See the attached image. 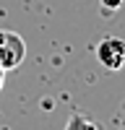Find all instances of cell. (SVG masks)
<instances>
[{"label":"cell","mask_w":125,"mask_h":130,"mask_svg":"<svg viewBox=\"0 0 125 130\" xmlns=\"http://www.w3.org/2000/svg\"><path fill=\"white\" fill-rule=\"evenodd\" d=\"M26 57V42L16 31H3L0 29V68L13 70L18 68Z\"/></svg>","instance_id":"cell-1"},{"label":"cell","mask_w":125,"mask_h":130,"mask_svg":"<svg viewBox=\"0 0 125 130\" xmlns=\"http://www.w3.org/2000/svg\"><path fill=\"white\" fill-rule=\"evenodd\" d=\"M97 60L107 70H120L125 65V39H120V37H104L97 44Z\"/></svg>","instance_id":"cell-2"},{"label":"cell","mask_w":125,"mask_h":130,"mask_svg":"<svg viewBox=\"0 0 125 130\" xmlns=\"http://www.w3.org/2000/svg\"><path fill=\"white\" fill-rule=\"evenodd\" d=\"M65 130H99V125L94 122L91 117H86V115H70Z\"/></svg>","instance_id":"cell-3"},{"label":"cell","mask_w":125,"mask_h":130,"mask_svg":"<svg viewBox=\"0 0 125 130\" xmlns=\"http://www.w3.org/2000/svg\"><path fill=\"white\" fill-rule=\"evenodd\" d=\"M99 5H102L104 13H115V10L122 8V0H99Z\"/></svg>","instance_id":"cell-4"},{"label":"cell","mask_w":125,"mask_h":130,"mask_svg":"<svg viewBox=\"0 0 125 130\" xmlns=\"http://www.w3.org/2000/svg\"><path fill=\"white\" fill-rule=\"evenodd\" d=\"M3 83H5V70L0 68V91H3Z\"/></svg>","instance_id":"cell-5"}]
</instances>
